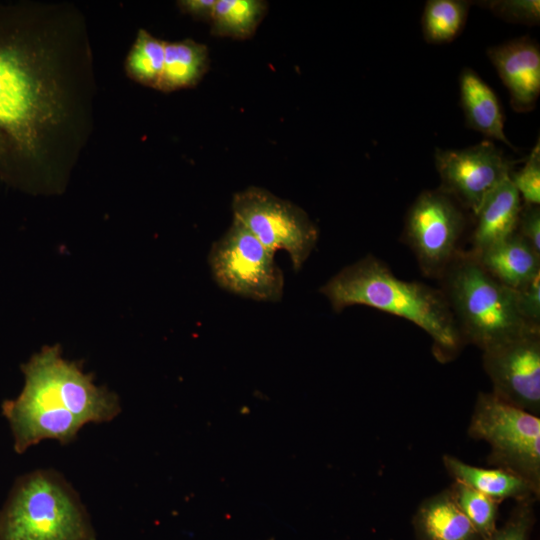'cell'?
<instances>
[{
  "label": "cell",
  "instance_id": "obj_1",
  "mask_svg": "<svg viewBox=\"0 0 540 540\" xmlns=\"http://www.w3.org/2000/svg\"><path fill=\"white\" fill-rule=\"evenodd\" d=\"M96 81L83 13L0 1V178L60 193L93 130Z\"/></svg>",
  "mask_w": 540,
  "mask_h": 540
},
{
  "label": "cell",
  "instance_id": "obj_2",
  "mask_svg": "<svg viewBox=\"0 0 540 540\" xmlns=\"http://www.w3.org/2000/svg\"><path fill=\"white\" fill-rule=\"evenodd\" d=\"M21 370V393L2 404L18 454L43 440L70 443L86 424L109 422L121 411L117 395L64 359L58 345L42 348Z\"/></svg>",
  "mask_w": 540,
  "mask_h": 540
},
{
  "label": "cell",
  "instance_id": "obj_3",
  "mask_svg": "<svg viewBox=\"0 0 540 540\" xmlns=\"http://www.w3.org/2000/svg\"><path fill=\"white\" fill-rule=\"evenodd\" d=\"M319 291L336 312L365 305L414 323L432 338L441 361L455 356L464 345L441 289L402 280L372 255L341 269Z\"/></svg>",
  "mask_w": 540,
  "mask_h": 540
},
{
  "label": "cell",
  "instance_id": "obj_4",
  "mask_svg": "<svg viewBox=\"0 0 540 540\" xmlns=\"http://www.w3.org/2000/svg\"><path fill=\"white\" fill-rule=\"evenodd\" d=\"M463 343L482 351L530 331L517 293L492 276L471 252L460 251L440 278Z\"/></svg>",
  "mask_w": 540,
  "mask_h": 540
},
{
  "label": "cell",
  "instance_id": "obj_5",
  "mask_svg": "<svg viewBox=\"0 0 540 540\" xmlns=\"http://www.w3.org/2000/svg\"><path fill=\"white\" fill-rule=\"evenodd\" d=\"M0 540H96L76 490L57 471L19 477L0 510Z\"/></svg>",
  "mask_w": 540,
  "mask_h": 540
},
{
  "label": "cell",
  "instance_id": "obj_6",
  "mask_svg": "<svg viewBox=\"0 0 540 540\" xmlns=\"http://www.w3.org/2000/svg\"><path fill=\"white\" fill-rule=\"evenodd\" d=\"M468 434L490 446L492 467L506 469L540 491V417L513 406L492 392H479Z\"/></svg>",
  "mask_w": 540,
  "mask_h": 540
},
{
  "label": "cell",
  "instance_id": "obj_7",
  "mask_svg": "<svg viewBox=\"0 0 540 540\" xmlns=\"http://www.w3.org/2000/svg\"><path fill=\"white\" fill-rule=\"evenodd\" d=\"M233 220L250 231L269 251L285 250L299 271L316 246L317 226L296 204L268 190L248 187L233 195Z\"/></svg>",
  "mask_w": 540,
  "mask_h": 540
},
{
  "label": "cell",
  "instance_id": "obj_8",
  "mask_svg": "<svg viewBox=\"0 0 540 540\" xmlns=\"http://www.w3.org/2000/svg\"><path fill=\"white\" fill-rule=\"evenodd\" d=\"M208 264L214 281L229 293L265 302L283 296L284 276L274 253L235 220L212 244Z\"/></svg>",
  "mask_w": 540,
  "mask_h": 540
},
{
  "label": "cell",
  "instance_id": "obj_9",
  "mask_svg": "<svg viewBox=\"0 0 540 540\" xmlns=\"http://www.w3.org/2000/svg\"><path fill=\"white\" fill-rule=\"evenodd\" d=\"M466 219L462 207L440 189L418 195L407 211L403 239L423 274L440 279L460 252Z\"/></svg>",
  "mask_w": 540,
  "mask_h": 540
},
{
  "label": "cell",
  "instance_id": "obj_10",
  "mask_svg": "<svg viewBox=\"0 0 540 540\" xmlns=\"http://www.w3.org/2000/svg\"><path fill=\"white\" fill-rule=\"evenodd\" d=\"M434 160L441 180L439 189L474 215L484 199L509 177L515 163L490 140L463 149L437 148Z\"/></svg>",
  "mask_w": 540,
  "mask_h": 540
},
{
  "label": "cell",
  "instance_id": "obj_11",
  "mask_svg": "<svg viewBox=\"0 0 540 540\" xmlns=\"http://www.w3.org/2000/svg\"><path fill=\"white\" fill-rule=\"evenodd\" d=\"M484 370L499 399L540 415V331H530L484 351Z\"/></svg>",
  "mask_w": 540,
  "mask_h": 540
},
{
  "label": "cell",
  "instance_id": "obj_12",
  "mask_svg": "<svg viewBox=\"0 0 540 540\" xmlns=\"http://www.w3.org/2000/svg\"><path fill=\"white\" fill-rule=\"evenodd\" d=\"M487 55L509 91L516 112L531 111L540 95V49L529 37L488 48Z\"/></svg>",
  "mask_w": 540,
  "mask_h": 540
},
{
  "label": "cell",
  "instance_id": "obj_13",
  "mask_svg": "<svg viewBox=\"0 0 540 540\" xmlns=\"http://www.w3.org/2000/svg\"><path fill=\"white\" fill-rule=\"evenodd\" d=\"M472 254L490 276L515 291L540 273V254L516 231L498 243Z\"/></svg>",
  "mask_w": 540,
  "mask_h": 540
},
{
  "label": "cell",
  "instance_id": "obj_14",
  "mask_svg": "<svg viewBox=\"0 0 540 540\" xmlns=\"http://www.w3.org/2000/svg\"><path fill=\"white\" fill-rule=\"evenodd\" d=\"M443 465L454 481L501 503L507 499L517 502L539 498L538 491L530 482L516 473L498 467H478L452 456L444 455Z\"/></svg>",
  "mask_w": 540,
  "mask_h": 540
},
{
  "label": "cell",
  "instance_id": "obj_15",
  "mask_svg": "<svg viewBox=\"0 0 540 540\" xmlns=\"http://www.w3.org/2000/svg\"><path fill=\"white\" fill-rule=\"evenodd\" d=\"M521 208V198L508 177L484 199L474 215L470 252L478 253L514 233Z\"/></svg>",
  "mask_w": 540,
  "mask_h": 540
},
{
  "label": "cell",
  "instance_id": "obj_16",
  "mask_svg": "<svg viewBox=\"0 0 540 540\" xmlns=\"http://www.w3.org/2000/svg\"><path fill=\"white\" fill-rule=\"evenodd\" d=\"M413 526L417 540H481L449 488L420 504Z\"/></svg>",
  "mask_w": 540,
  "mask_h": 540
},
{
  "label": "cell",
  "instance_id": "obj_17",
  "mask_svg": "<svg viewBox=\"0 0 540 540\" xmlns=\"http://www.w3.org/2000/svg\"><path fill=\"white\" fill-rule=\"evenodd\" d=\"M460 103L466 125L513 148L504 132V114L492 88L471 68L459 76Z\"/></svg>",
  "mask_w": 540,
  "mask_h": 540
},
{
  "label": "cell",
  "instance_id": "obj_18",
  "mask_svg": "<svg viewBox=\"0 0 540 540\" xmlns=\"http://www.w3.org/2000/svg\"><path fill=\"white\" fill-rule=\"evenodd\" d=\"M208 48L192 39L165 41L162 75L157 90L172 92L195 86L208 69Z\"/></svg>",
  "mask_w": 540,
  "mask_h": 540
},
{
  "label": "cell",
  "instance_id": "obj_19",
  "mask_svg": "<svg viewBox=\"0 0 540 540\" xmlns=\"http://www.w3.org/2000/svg\"><path fill=\"white\" fill-rule=\"evenodd\" d=\"M267 4L261 0H216L210 20L215 36L245 39L252 36Z\"/></svg>",
  "mask_w": 540,
  "mask_h": 540
},
{
  "label": "cell",
  "instance_id": "obj_20",
  "mask_svg": "<svg viewBox=\"0 0 540 540\" xmlns=\"http://www.w3.org/2000/svg\"><path fill=\"white\" fill-rule=\"evenodd\" d=\"M470 5L465 0H428L421 21L425 41L430 44L453 41L465 26Z\"/></svg>",
  "mask_w": 540,
  "mask_h": 540
},
{
  "label": "cell",
  "instance_id": "obj_21",
  "mask_svg": "<svg viewBox=\"0 0 540 540\" xmlns=\"http://www.w3.org/2000/svg\"><path fill=\"white\" fill-rule=\"evenodd\" d=\"M165 41L139 29L124 63L133 81L157 90L164 64Z\"/></svg>",
  "mask_w": 540,
  "mask_h": 540
},
{
  "label": "cell",
  "instance_id": "obj_22",
  "mask_svg": "<svg viewBox=\"0 0 540 540\" xmlns=\"http://www.w3.org/2000/svg\"><path fill=\"white\" fill-rule=\"evenodd\" d=\"M457 504L468 518L481 540L491 536L497 529L499 502L454 481L449 487Z\"/></svg>",
  "mask_w": 540,
  "mask_h": 540
},
{
  "label": "cell",
  "instance_id": "obj_23",
  "mask_svg": "<svg viewBox=\"0 0 540 540\" xmlns=\"http://www.w3.org/2000/svg\"><path fill=\"white\" fill-rule=\"evenodd\" d=\"M509 179L525 204H540V142L539 139L520 170L511 172Z\"/></svg>",
  "mask_w": 540,
  "mask_h": 540
},
{
  "label": "cell",
  "instance_id": "obj_24",
  "mask_svg": "<svg viewBox=\"0 0 540 540\" xmlns=\"http://www.w3.org/2000/svg\"><path fill=\"white\" fill-rule=\"evenodd\" d=\"M494 15L511 23L538 25L539 0H494L482 2Z\"/></svg>",
  "mask_w": 540,
  "mask_h": 540
},
{
  "label": "cell",
  "instance_id": "obj_25",
  "mask_svg": "<svg viewBox=\"0 0 540 540\" xmlns=\"http://www.w3.org/2000/svg\"><path fill=\"white\" fill-rule=\"evenodd\" d=\"M533 502H517L505 524L483 540H528L534 523Z\"/></svg>",
  "mask_w": 540,
  "mask_h": 540
},
{
  "label": "cell",
  "instance_id": "obj_26",
  "mask_svg": "<svg viewBox=\"0 0 540 540\" xmlns=\"http://www.w3.org/2000/svg\"><path fill=\"white\" fill-rule=\"evenodd\" d=\"M520 313L527 325L540 330V273L516 291Z\"/></svg>",
  "mask_w": 540,
  "mask_h": 540
},
{
  "label": "cell",
  "instance_id": "obj_27",
  "mask_svg": "<svg viewBox=\"0 0 540 540\" xmlns=\"http://www.w3.org/2000/svg\"><path fill=\"white\" fill-rule=\"evenodd\" d=\"M516 232L527 244L540 254V208L539 205L523 204Z\"/></svg>",
  "mask_w": 540,
  "mask_h": 540
},
{
  "label": "cell",
  "instance_id": "obj_28",
  "mask_svg": "<svg viewBox=\"0 0 540 540\" xmlns=\"http://www.w3.org/2000/svg\"><path fill=\"white\" fill-rule=\"evenodd\" d=\"M216 0H181L177 2L180 10L194 18L209 21L212 18Z\"/></svg>",
  "mask_w": 540,
  "mask_h": 540
}]
</instances>
